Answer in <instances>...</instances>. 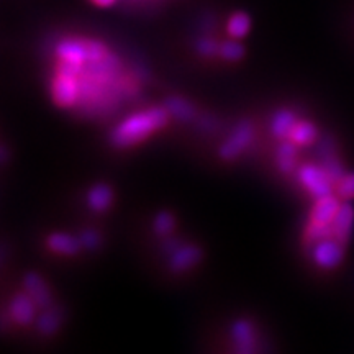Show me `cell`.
Segmentation results:
<instances>
[{
  "mask_svg": "<svg viewBox=\"0 0 354 354\" xmlns=\"http://www.w3.org/2000/svg\"><path fill=\"white\" fill-rule=\"evenodd\" d=\"M141 238L146 259L172 284L192 281L209 263L207 245L172 207L149 210L141 223Z\"/></svg>",
  "mask_w": 354,
  "mask_h": 354,
  "instance_id": "3",
  "label": "cell"
},
{
  "mask_svg": "<svg viewBox=\"0 0 354 354\" xmlns=\"http://www.w3.org/2000/svg\"><path fill=\"white\" fill-rule=\"evenodd\" d=\"M120 189L112 180L99 177L79 185L73 198V210L88 218L112 223L120 210Z\"/></svg>",
  "mask_w": 354,
  "mask_h": 354,
  "instance_id": "5",
  "label": "cell"
},
{
  "mask_svg": "<svg viewBox=\"0 0 354 354\" xmlns=\"http://www.w3.org/2000/svg\"><path fill=\"white\" fill-rule=\"evenodd\" d=\"M92 3L97 7H102V8H107V7H112L117 3V0H91Z\"/></svg>",
  "mask_w": 354,
  "mask_h": 354,
  "instance_id": "7",
  "label": "cell"
},
{
  "mask_svg": "<svg viewBox=\"0 0 354 354\" xmlns=\"http://www.w3.org/2000/svg\"><path fill=\"white\" fill-rule=\"evenodd\" d=\"M43 91L56 112L99 130L156 94L143 66L104 39L77 33L51 44Z\"/></svg>",
  "mask_w": 354,
  "mask_h": 354,
  "instance_id": "1",
  "label": "cell"
},
{
  "mask_svg": "<svg viewBox=\"0 0 354 354\" xmlns=\"http://www.w3.org/2000/svg\"><path fill=\"white\" fill-rule=\"evenodd\" d=\"M110 225L74 212L71 220H61L41 228L38 248L43 258L57 264L92 263L109 248Z\"/></svg>",
  "mask_w": 354,
  "mask_h": 354,
  "instance_id": "4",
  "label": "cell"
},
{
  "mask_svg": "<svg viewBox=\"0 0 354 354\" xmlns=\"http://www.w3.org/2000/svg\"><path fill=\"white\" fill-rule=\"evenodd\" d=\"M225 30L234 39H245L251 32V17L245 12H234L228 17Z\"/></svg>",
  "mask_w": 354,
  "mask_h": 354,
  "instance_id": "6",
  "label": "cell"
},
{
  "mask_svg": "<svg viewBox=\"0 0 354 354\" xmlns=\"http://www.w3.org/2000/svg\"><path fill=\"white\" fill-rule=\"evenodd\" d=\"M0 315L6 335L53 342L68 325L69 310L50 276L38 269H25L3 289Z\"/></svg>",
  "mask_w": 354,
  "mask_h": 354,
  "instance_id": "2",
  "label": "cell"
}]
</instances>
